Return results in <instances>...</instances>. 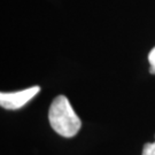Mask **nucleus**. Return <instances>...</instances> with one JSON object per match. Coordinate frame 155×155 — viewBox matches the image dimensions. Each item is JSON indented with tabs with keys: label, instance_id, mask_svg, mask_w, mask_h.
I'll return each mask as SVG.
<instances>
[{
	"label": "nucleus",
	"instance_id": "1",
	"mask_svg": "<svg viewBox=\"0 0 155 155\" xmlns=\"http://www.w3.org/2000/svg\"><path fill=\"white\" fill-rule=\"evenodd\" d=\"M48 121L53 130L66 138L74 137L82 127L79 117L64 95H58L51 104Z\"/></svg>",
	"mask_w": 155,
	"mask_h": 155
},
{
	"label": "nucleus",
	"instance_id": "2",
	"mask_svg": "<svg viewBox=\"0 0 155 155\" xmlns=\"http://www.w3.org/2000/svg\"><path fill=\"white\" fill-rule=\"evenodd\" d=\"M40 87L39 86H31L29 89L22 90V91H17V92H1L0 93V105L5 109L14 110L21 108L25 104H28L30 100L37 93H39Z\"/></svg>",
	"mask_w": 155,
	"mask_h": 155
},
{
	"label": "nucleus",
	"instance_id": "3",
	"mask_svg": "<svg viewBox=\"0 0 155 155\" xmlns=\"http://www.w3.org/2000/svg\"><path fill=\"white\" fill-rule=\"evenodd\" d=\"M141 155H155V141L154 143H147L145 145Z\"/></svg>",
	"mask_w": 155,
	"mask_h": 155
},
{
	"label": "nucleus",
	"instance_id": "4",
	"mask_svg": "<svg viewBox=\"0 0 155 155\" xmlns=\"http://www.w3.org/2000/svg\"><path fill=\"white\" fill-rule=\"evenodd\" d=\"M148 61H150V66L155 67V47L150 51V54H148Z\"/></svg>",
	"mask_w": 155,
	"mask_h": 155
},
{
	"label": "nucleus",
	"instance_id": "5",
	"mask_svg": "<svg viewBox=\"0 0 155 155\" xmlns=\"http://www.w3.org/2000/svg\"><path fill=\"white\" fill-rule=\"evenodd\" d=\"M150 74H155V67H152V66H150Z\"/></svg>",
	"mask_w": 155,
	"mask_h": 155
}]
</instances>
